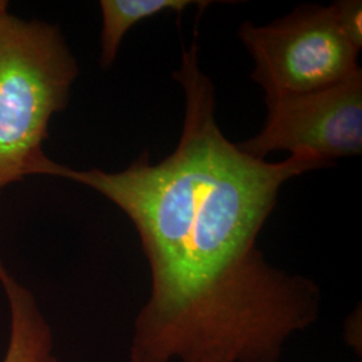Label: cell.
<instances>
[{
	"mask_svg": "<svg viewBox=\"0 0 362 362\" xmlns=\"http://www.w3.org/2000/svg\"><path fill=\"white\" fill-rule=\"evenodd\" d=\"M197 30L173 73L185 97L180 140L157 164L148 152L121 172L55 165L52 177L89 187L136 227L151 272L130 362H281L317 322L321 290L258 246L286 181L333 163L291 155L269 163L226 139Z\"/></svg>",
	"mask_w": 362,
	"mask_h": 362,
	"instance_id": "1",
	"label": "cell"
},
{
	"mask_svg": "<svg viewBox=\"0 0 362 362\" xmlns=\"http://www.w3.org/2000/svg\"><path fill=\"white\" fill-rule=\"evenodd\" d=\"M79 74L61 28L8 13L0 19V189L30 176H50L43 144Z\"/></svg>",
	"mask_w": 362,
	"mask_h": 362,
	"instance_id": "2",
	"label": "cell"
},
{
	"mask_svg": "<svg viewBox=\"0 0 362 362\" xmlns=\"http://www.w3.org/2000/svg\"><path fill=\"white\" fill-rule=\"evenodd\" d=\"M238 34L266 100L327 89L361 70L360 52L341 33L332 6H300L266 26L245 22Z\"/></svg>",
	"mask_w": 362,
	"mask_h": 362,
	"instance_id": "3",
	"label": "cell"
},
{
	"mask_svg": "<svg viewBox=\"0 0 362 362\" xmlns=\"http://www.w3.org/2000/svg\"><path fill=\"white\" fill-rule=\"evenodd\" d=\"M263 129L239 149L264 160L275 151L333 163L362 155V70L322 90L266 100Z\"/></svg>",
	"mask_w": 362,
	"mask_h": 362,
	"instance_id": "4",
	"label": "cell"
},
{
	"mask_svg": "<svg viewBox=\"0 0 362 362\" xmlns=\"http://www.w3.org/2000/svg\"><path fill=\"white\" fill-rule=\"evenodd\" d=\"M0 286L10 311V336L0 362H59L54 353L52 326L37 298L22 285L0 258Z\"/></svg>",
	"mask_w": 362,
	"mask_h": 362,
	"instance_id": "5",
	"label": "cell"
},
{
	"mask_svg": "<svg viewBox=\"0 0 362 362\" xmlns=\"http://www.w3.org/2000/svg\"><path fill=\"white\" fill-rule=\"evenodd\" d=\"M202 3L194 0H101L103 30L100 64L103 69L106 70L115 64L124 37L132 27L158 13L165 11L181 13Z\"/></svg>",
	"mask_w": 362,
	"mask_h": 362,
	"instance_id": "6",
	"label": "cell"
},
{
	"mask_svg": "<svg viewBox=\"0 0 362 362\" xmlns=\"http://www.w3.org/2000/svg\"><path fill=\"white\" fill-rule=\"evenodd\" d=\"M330 6L341 33L360 52L362 47L361 0H338Z\"/></svg>",
	"mask_w": 362,
	"mask_h": 362,
	"instance_id": "7",
	"label": "cell"
},
{
	"mask_svg": "<svg viewBox=\"0 0 362 362\" xmlns=\"http://www.w3.org/2000/svg\"><path fill=\"white\" fill-rule=\"evenodd\" d=\"M10 13V3L7 0H0V19Z\"/></svg>",
	"mask_w": 362,
	"mask_h": 362,
	"instance_id": "8",
	"label": "cell"
}]
</instances>
